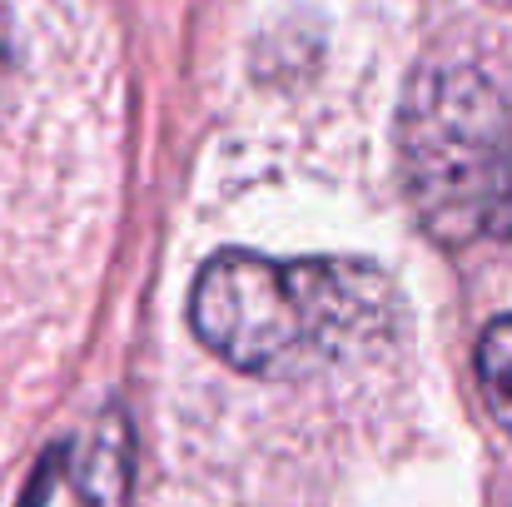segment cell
Segmentation results:
<instances>
[{
	"mask_svg": "<svg viewBox=\"0 0 512 507\" xmlns=\"http://www.w3.org/2000/svg\"><path fill=\"white\" fill-rule=\"evenodd\" d=\"M398 299L383 269L358 259L214 254L189 294L194 338L254 378H309L378 343Z\"/></svg>",
	"mask_w": 512,
	"mask_h": 507,
	"instance_id": "obj_1",
	"label": "cell"
},
{
	"mask_svg": "<svg viewBox=\"0 0 512 507\" xmlns=\"http://www.w3.org/2000/svg\"><path fill=\"white\" fill-rule=\"evenodd\" d=\"M398 155L413 209L438 239L512 229V105L483 70H423L398 115Z\"/></svg>",
	"mask_w": 512,
	"mask_h": 507,
	"instance_id": "obj_2",
	"label": "cell"
},
{
	"mask_svg": "<svg viewBox=\"0 0 512 507\" xmlns=\"http://www.w3.org/2000/svg\"><path fill=\"white\" fill-rule=\"evenodd\" d=\"M478 383L493 418L512 433V314L493 319L478 338Z\"/></svg>",
	"mask_w": 512,
	"mask_h": 507,
	"instance_id": "obj_3",
	"label": "cell"
},
{
	"mask_svg": "<svg viewBox=\"0 0 512 507\" xmlns=\"http://www.w3.org/2000/svg\"><path fill=\"white\" fill-rule=\"evenodd\" d=\"M5 55H10V45H5V15H0V75H5Z\"/></svg>",
	"mask_w": 512,
	"mask_h": 507,
	"instance_id": "obj_4",
	"label": "cell"
}]
</instances>
